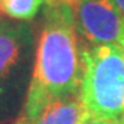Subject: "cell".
<instances>
[{"mask_svg":"<svg viewBox=\"0 0 124 124\" xmlns=\"http://www.w3.org/2000/svg\"><path fill=\"white\" fill-rule=\"evenodd\" d=\"M80 39L70 4L46 6L35 47L33 70L18 120H29L58 98L77 94Z\"/></svg>","mask_w":124,"mask_h":124,"instance_id":"1","label":"cell"},{"mask_svg":"<svg viewBox=\"0 0 124 124\" xmlns=\"http://www.w3.org/2000/svg\"><path fill=\"white\" fill-rule=\"evenodd\" d=\"M80 43V99L90 116L120 121L124 117L123 51L119 44Z\"/></svg>","mask_w":124,"mask_h":124,"instance_id":"2","label":"cell"},{"mask_svg":"<svg viewBox=\"0 0 124 124\" xmlns=\"http://www.w3.org/2000/svg\"><path fill=\"white\" fill-rule=\"evenodd\" d=\"M33 32L26 23L0 26V116L10 115L26 97L35 59Z\"/></svg>","mask_w":124,"mask_h":124,"instance_id":"3","label":"cell"},{"mask_svg":"<svg viewBox=\"0 0 124 124\" xmlns=\"http://www.w3.org/2000/svg\"><path fill=\"white\" fill-rule=\"evenodd\" d=\"M73 15L77 33L87 44H119L124 17L110 0H77Z\"/></svg>","mask_w":124,"mask_h":124,"instance_id":"4","label":"cell"},{"mask_svg":"<svg viewBox=\"0 0 124 124\" xmlns=\"http://www.w3.org/2000/svg\"><path fill=\"white\" fill-rule=\"evenodd\" d=\"M88 112L79 93L58 98L29 120H18L15 124H81Z\"/></svg>","mask_w":124,"mask_h":124,"instance_id":"5","label":"cell"},{"mask_svg":"<svg viewBox=\"0 0 124 124\" xmlns=\"http://www.w3.org/2000/svg\"><path fill=\"white\" fill-rule=\"evenodd\" d=\"M46 0H0V13L10 19L28 22L39 14Z\"/></svg>","mask_w":124,"mask_h":124,"instance_id":"6","label":"cell"},{"mask_svg":"<svg viewBox=\"0 0 124 124\" xmlns=\"http://www.w3.org/2000/svg\"><path fill=\"white\" fill-rule=\"evenodd\" d=\"M81 124H117V121H110V120H102V119H97L93 116H88L87 119L83 121Z\"/></svg>","mask_w":124,"mask_h":124,"instance_id":"7","label":"cell"},{"mask_svg":"<svg viewBox=\"0 0 124 124\" xmlns=\"http://www.w3.org/2000/svg\"><path fill=\"white\" fill-rule=\"evenodd\" d=\"M77 0H46V6H51V4H62V3H65V4H70L73 7Z\"/></svg>","mask_w":124,"mask_h":124,"instance_id":"8","label":"cell"},{"mask_svg":"<svg viewBox=\"0 0 124 124\" xmlns=\"http://www.w3.org/2000/svg\"><path fill=\"white\" fill-rule=\"evenodd\" d=\"M110 1L115 4V7L119 10L120 13H121V15L124 17V0H110Z\"/></svg>","mask_w":124,"mask_h":124,"instance_id":"9","label":"cell"},{"mask_svg":"<svg viewBox=\"0 0 124 124\" xmlns=\"http://www.w3.org/2000/svg\"><path fill=\"white\" fill-rule=\"evenodd\" d=\"M119 46H120V48H121V51H123V55H124V32H123V35H121V37H120Z\"/></svg>","mask_w":124,"mask_h":124,"instance_id":"10","label":"cell"},{"mask_svg":"<svg viewBox=\"0 0 124 124\" xmlns=\"http://www.w3.org/2000/svg\"><path fill=\"white\" fill-rule=\"evenodd\" d=\"M117 124H124V119H121L120 121H117Z\"/></svg>","mask_w":124,"mask_h":124,"instance_id":"11","label":"cell"},{"mask_svg":"<svg viewBox=\"0 0 124 124\" xmlns=\"http://www.w3.org/2000/svg\"><path fill=\"white\" fill-rule=\"evenodd\" d=\"M0 21H3V19H1V13H0Z\"/></svg>","mask_w":124,"mask_h":124,"instance_id":"12","label":"cell"},{"mask_svg":"<svg viewBox=\"0 0 124 124\" xmlns=\"http://www.w3.org/2000/svg\"><path fill=\"white\" fill-rule=\"evenodd\" d=\"M3 22H4V21H0V26H1V23H3Z\"/></svg>","mask_w":124,"mask_h":124,"instance_id":"13","label":"cell"},{"mask_svg":"<svg viewBox=\"0 0 124 124\" xmlns=\"http://www.w3.org/2000/svg\"><path fill=\"white\" fill-rule=\"evenodd\" d=\"M123 119H124V117H123Z\"/></svg>","mask_w":124,"mask_h":124,"instance_id":"14","label":"cell"}]
</instances>
